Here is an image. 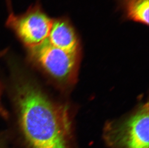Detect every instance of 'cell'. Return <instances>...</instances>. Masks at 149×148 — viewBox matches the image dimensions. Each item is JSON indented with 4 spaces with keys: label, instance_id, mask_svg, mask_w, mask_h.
<instances>
[{
    "label": "cell",
    "instance_id": "4",
    "mask_svg": "<svg viewBox=\"0 0 149 148\" xmlns=\"http://www.w3.org/2000/svg\"><path fill=\"white\" fill-rule=\"evenodd\" d=\"M28 48L34 59L56 79L64 80L72 73L77 53H70L55 47L48 39L36 46Z\"/></svg>",
    "mask_w": 149,
    "mask_h": 148
},
{
    "label": "cell",
    "instance_id": "2",
    "mask_svg": "<svg viewBox=\"0 0 149 148\" xmlns=\"http://www.w3.org/2000/svg\"><path fill=\"white\" fill-rule=\"evenodd\" d=\"M53 19L45 13L39 3H36L22 14L10 13L7 27L28 48L41 44L48 38Z\"/></svg>",
    "mask_w": 149,
    "mask_h": 148
},
{
    "label": "cell",
    "instance_id": "7",
    "mask_svg": "<svg viewBox=\"0 0 149 148\" xmlns=\"http://www.w3.org/2000/svg\"><path fill=\"white\" fill-rule=\"evenodd\" d=\"M1 87L0 86V114L3 115V117H6L7 115V112L6 111V109L3 107V104L1 102Z\"/></svg>",
    "mask_w": 149,
    "mask_h": 148
},
{
    "label": "cell",
    "instance_id": "5",
    "mask_svg": "<svg viewBox=\"0 0 149 148\" xmlns=\"http://www.w3.org/2000/svg\"><path fill=\"white\" fill-rule=\"evenodd\" d=\"M47 39L55 47L70 53H77L79 46L78 36L72 23L66 17L53 19Z\"/></svg>",
    "mask_w": 149,
    "mask_h": 148
},
{
    "label": "cell",
    "instance_id": "6",
    "mask_svg": "<svg viewBox=\"0 0 149 148\" xmlns=\"http://www.w3.org/2000/svg\"><path fill=\"white\" fill-rule=\"evenodd\" d=\"M126 20L149 25V0H116Z\"/></svg>",
    "mask_w": 149,
    "mask_h": 148
},
{
    "label": "cell",
    "instance_id": "1",
    "mask_svg": "<svg viewBox=\"0 0 149 148\" xmlns=\"http://www.w3.org/2000/svg\"><path fill=\"white\" fill-rule=\"evenodd\" d=\"M23 134L31 148H70L58 111L42 92L29 83L17 89Z\"/></svg>",
    "mask_w": 149,
    "mask_h": 148
},
{
    "label": "cell",
    "instance_id": "3",
    "mask_svg": "<svg viewBox=\"0 0 149 148\" xmlns=\"http://www.w3.org/2000/svg\"><path fill=\"white\" fill-rule=\"evenodd\" d=\"M148 102L106 136L109 148H149Z\"/></svg>",
    "mask_w": 149,
    "mask_h": 148
}]
</instances>
